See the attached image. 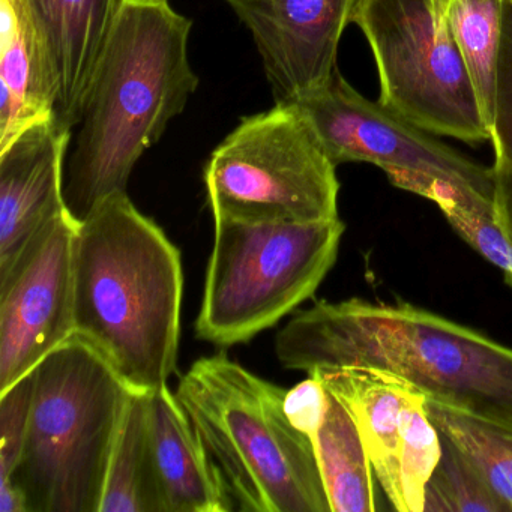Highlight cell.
<instances>
[{
  "mask_svg": "<svg viewBox=\"0 0 512 512\" xmlns=\"http://www.w3.org/2000/svg\"><path fill=\"white\" fill-rule=\"evenodd\" d=\"M80 221L65 211L0 275V391L76 334L74 254Z\"/></svg>",
  "mask_w": 512,
  "mask_h": 512,
  "instance_id": "cell-11",
  "label": "cell"
},
{
  "mask_svg": "<svg viewBox=\"0 0 512 512\" xmlns=\"http://www.w3.org/2000/svg\"><path fill=\"white\" fill-rule=\"evenodd\" d=\"M329 391L317 373L308 374L304 382L289 389L284 397V412L290 424L313 439L325 421Z\"/></svg>",
  "mask_w": 512,
  "mask_h": 512,
  "instance_id": "cell-24",
  "label": "cell"
},
{
  "mask_svg": "<svg viewBox=\"0 0 512 512\" xmlns=\"http://www.w3.org/2000/svg\"><path fill=\"white\" fill-rule=\"evenodd\" d=\"M284 368H371L412 383L428 400L512 424V349L407 302L319 301L275 338Z\"/></svg>",
  "mask_w": 512,
  "mask_h": 512,
  "instance_id": "cell-1",
  "label": "cell"
},
{
  "mask_svg": "<svg viewBox=\"0 0 512 512\" xmlns=\"http://www.w3.org/2000/svg\"><path fill=\"white\" fill-rule=\"evenodd\" d=\"M205 184L212 214L290 223L340 218L337 166L293 101L244 116L209 157Z\"/></svg>",
  "mask_w": 512,
  "mask_h": 512,
  "instance_id": "cell-7",
  "label": "cell"
},
{
  "mask_svg": "<svg viewBox=\"0 0 512 512\" xmlns=\"http://www.w3.org/2000/svg\"><path fill=\"white\" fill-rule=\"evenodd\" d=\"M59 82L46 40L25 0H0V152L53 118Z\"/></svg>",
  "mask_w": 512,
  "mask_h": 512,
  "instance_id": "cell-15",
  "label": "cell"
},
{
  "mask_svg": "<svg viewBox=\"0 0 512 512\" xmlns=\"http://www.w3.org/2000/svg\"><path fill=\"white\" fill-rule=\"evenodd\" d=\"M100 512H163L146 427V392L134 391L113 449Z\"/></svg>",
  "mask_w": 512,
  "mask_h": 512,
  "instance_id": "cell-19",
  "label": "cell"
},
{
  "mask_svg": "<svg viewBox=\"0 0 512 512\" xmlns=\"http://www.w3.org/2000/svg\"><path fill=\"white\" fill-rule=\"evenodd\" d=\"M73 130L47 119L0 152V275L68 211L65 166Z\"/></svg>",
  "mask_w": 512,
  "mask_h": 512,
  "instance_id": "cell-13",
  "label": "cell"
},
{
  "mask_svg": "<svg viewBox=\"0 0 512 512\" xmlns=\"http://www.w3.org/2000/svg\"><path fill=\"white\" fill-rule=\"evenodd\" d=\"M427 412L439 433L454 443L491 493L512 512L511 422L481 418L433 400H427Z\"/></svg>",
  "mask_w": 512,
  "mask_h": 512,
  "instance_id": "cell-20",
  "label": "cell"
},
{
  "mask_svg": "<svg viewBox=\"0 0 512 512\" xmlns=\"http://www.w3.org/2000/svg\"><path fill=\"white\" fill-rule=\"evenodd\" d=\"M191 31V19L170 0L122 2L65 166V202L76 220L127 191L137 161L199 88L188 55Z\"/></svg>",
  "mask_w": 512,
  "mask_h": 512,
  "instance_id": "cell-2",
  "label": "cell"
},
{
  "mask_svg": "<svg viewBox=\"0 0 512 512\" xmlns=\"http://www.w3.org/2000/svg\"><path fill=\"white\" fill-rule=\"evenodd\" d=\"M311 442L331 512H376L379 506L370 457L358 425L331 392L325 421Z\"/></svg>",
  "mask_w": 512,
  "mask_h": 512,
  "instance_id": "cell-17",
  "label": "cell"
},
{
  "mask_svg": "<svg viewBox=\"0 0 512 512\" xmlns=\"http://www.w3.org/2000/svg\"><path fill=\"white\" fill-rule=\"evenodd\" d=\"M317 374L358 425L392 508L422 512L425 487L442 455V437L428 416L427 395L401 377L371 368Z\"/></svg>",
  "mask_w": 512,
  "mask_h": 512,
  "instance_id": "cell-10",
  "label": "cell"
},
{
  "mask_svg": "<svg viewBox=\"0 0 512 512\" xmlns=\"http://www.w3.org/2000/svg\"><path fill=\"white\" fill-rule=\"evenodd\" d=\"M134 389L94 347L71 337L35 367L31 416L10 479L28 512H100Z\"/></svg>",
  "mask_w": 512,
  "mask_h": 512,
  "instance_id": "cell-5",
  "label": "cell"
},
{
  "mask_svg": "<svg viewBox=\"0 0 512 512\" xmlns=\"http://www.w3.org/2000/svg\"><path fill=\"white\" fill-rule=\"evenodd\" d=\"M505 0H449L448 20L485 127L493 128Z\"/></svg>",
  "mask_w": 512,
  "mask_h": 512,
  "instance_id": "cell-18",
  "label": "cell"
},
{
  "mask_svg": "<svg viewBox=\"0 0 512 512\" xmlns=\"http://www.w3.org/2000/svg\"><path fill=\"white\" fill-rule=\"evenodd\" d=\"M59 82L55 118L68 130L82 119L86 97L124 0H25Z\"/></svg>",
  "mask_w": 512,
  "mask_h": 512,
  "instance_id": "cell-16",
  "label": "cell"
},
{
  "mask_svg": "<svg viewBox=\"0 0 512 512\" xmlns=\"http://www.w3.org/2000/svg\"><path fill=\"white\" fill-rule=\"evenodd\" d=\"M212 217L214 245L196 334L218 347L247 343L310 299L334 266L344 233L340 218Z\"/></svg>",
  "mask_w": 512,
  "mask_h": 512,
  "instance_id": "cell-6",
  "label": "cell"
},
{
  "mask_svg": "<svg viewBox=\"0 0 512 512\" xmlns=\"http://www.w3.org/2000/svg\"><path fill=\"white\" fill-rule=\"evenodd\" d=\"M440 437L442 455L425 487L424 512H511L454 443Z\"/></svg>",
  "mask_w": 512,
  "mask_h": 512,
  "instance_id": "cell-21",
  "label": "cell"
},
{
  "mask_svg": "<svg viewBox=\"0 0 512 512\" xmlns=\"http://www.w3.org/2000/svg\"><path fill=\"white\" fill-rule=\"evenodd\" d=\"M35 370L0 391V481L19 466L31 416Z\"/></svg>",
  "mask_w": 512,
  "mask_h": 512,
  "instance_id": "cell-22",
  "label": "cell"
},
{
  "mask_svg": "<svg viewBox=\"0 0 512 512\" xmlns=\"http://www.w3.org/2000/svg\"><path fill=\"white\" fill-rule=\"evenodd\" d=\"M493 173L496 220L512 245V164L494 157Z\"/></svg>",
  "mask_w": 512,
  "mask_h": 512,
  "instance_id": "cell-25",
  "label": "cell"
},
{
  "mask_svg": "<svg viewBox=\"0 0 512 512\" xmlns=\"http://www.w3.org/2000/svg\"><path fill=\"white\" fill-rule=\"evenodd\" d=\"M494 157L512 164V0L503 7L502 41L497 71L496 113L491 128Z\"/></svg>",
  "mask_w": 512,
  "mask_h": 512,
  "instance_id": "cell-23",
  "label": "cell"
},
{
  "mask_svg": "<svg viewBox=\"0 0 512 512\" xmlns=\"http://www.w3.org/2000/svg\"><path fill=\"white\" fill-rule=\"evenodd\" d=\"M250 32L275 103L325 88L358 0H223Z\"/></svg>",
  "mask_w": 512,
  "mask_h": 512,
  "instance_id": "cell-12",
  "label": "cell"
},
{
  "mask_svg": "<svg viewBox=\"0 0 512 512\" xmlns=\"http://www.w3.org/2000/svg\"><path fill=\"white\" fill-rule=\"evenodd\" d=\"M449 0H358L350 23L370 46L379 103L428 133L491 142L448 20Z\"/></svg>",
  "mask_w": 512,
  "mask_h": 512,
  "instance_id": "cell-8",
  "label": "cell"
},
{
  "mask_svg": "<svg viewBox=\"0 0 512 512\" xmlns=\"http://www.w3.org/2000/svg\"><path fill=\"white\" fill-rule=\"evenodd\" d=\"M181 253L127 191L80 221L74 254V325L139 392L164 388L178 367Z\"/></svg>",
  "mask_w": 512,
  "mask_h": 512,
  "instance_id": "cell-3",
  "label": "cell"
},
{
  "mask_svg": "<svg viewBox=\"0 0 512 512\" xmlns=\"http://www.w3.org/2000/svg\"><path fill=\"white\" fill-rule=\"evenodd\" d=\"M146 427L163 512H229V488L169 386L146 392Z\"/></svg>",
  "mask_w": 512,
  "mask_h": 512,
  "instance_id": "cell-14",
  "label": "cell"
},
{
  "mask_svg": "<svg viewBox=\"0 0 512 512\" xmlns=\"http://www.w3.org/2000/svg\"><path fill=\"white\" fill-rule=\"evenodd\" d=\"M286 392L221 352L197 359L182 376L176 397L236 509L331 512L313 442L284 412Z\"/></svg>",
  "mask_w": 512,
  "mask_h": 512,
  "instance_id": "cell-4",
  "label": "cell"
},
{
  "mask_svg": "<svg viewBox=\"0 0 512 512\" xmlns=\"http://www.w3.org/2000/svg\"><path fill=\"white\" fill-rule=\"evenodd\" d=\"M293 103L337 167L370 163L386 175L433 176L494 203L493 167L470 160L379 101L367 100L340 70L325 88Z\"/></svg>",
  "mask_w": 512,
  "mask_h": 512,
  "instance_id": "cell-9",
  "label": "cell"
}]
</instances>
